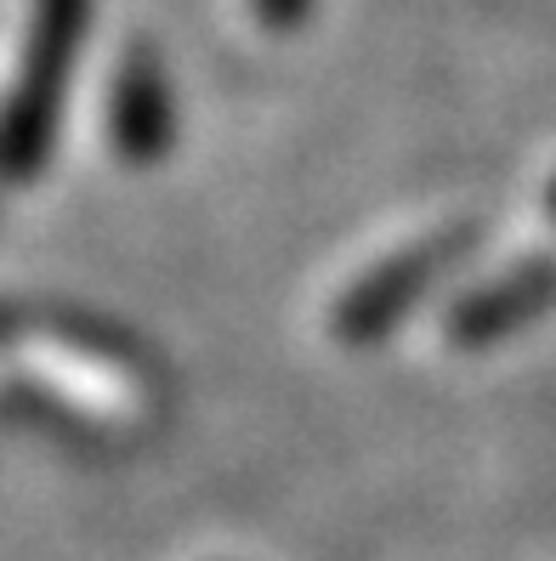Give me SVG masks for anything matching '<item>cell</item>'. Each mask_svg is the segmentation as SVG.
Returning a JSON list of instances; mask_svg holds the SVG:
<instances>
[{
	"label": "cell",
	"mask_w": 556,
	"mask_h": 561,
	"mask_svg": "<svg viewBox=\"0 0 556 561\" xmlns=\"http://www.w3.org/2000/svg\"><path fill=\"white\" fill-rule=\"evenodd\" d=\"M461 244H466V233H438V239H427V244L392 255L386 267H375L364 284H352V289L341 295V307H336L341 341H375V335H386V329L409 312L415 295H427L432 278L449 267L454 255H461Z\"/></svg>",
	"instance_id": "1"
},
{
	"label": "cell",
	"mask_w": 556,
	"mask_h": 561,
	"mask_svg": "<svg viewBox=\"0 0 556 561\" xmlns=\"http://www.w3.org/2000/svg\"><path fill=\"white\" fill-rule=\"evenodd\" d=\"M556 301V267L551 261H522V267L500 273L495 284L472 289L461 307L449 312V341H466V346H488L511 335L517 323H529L534 312H545Z\"/></svg>",
	"instance_id": "2"
},
{
	"label": "cell",
	"mask_w": 556,
	"mask_h": 561,
	"mask_svg": "<svg viewBox=\"0 0 556 561\" xmlns=\"http://www.w3.org/2000/svg\"><path fill=\"white\" fill-rule=\"evenodd\" d=\"M261 12H268L273 23H290V18L302 12V0H261Z\"/></svg>",
	"instance_id": "3"
},
{
	"label": "cell",
	"mask_w": 556,
	"mask_h": 561,
	"mask_svg": "<svg viewBox=\"0 0 556 561\" xmlns=\"http://www.w3.org/2000/svg\"><path fill=\"white\" fill-rule=\"evenodd\" d=\"M551 210H556V182H551Z\"/></svg>",
	"instance_id": "4"
}]
</instances>
